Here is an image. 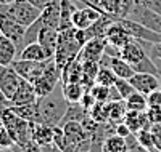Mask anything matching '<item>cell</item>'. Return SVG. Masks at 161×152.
I'll use <instances>...</instances> for the list:
<instances>
[{
	"mask_svg": "<svg viewBox=\"0 0 161 152\" xmlns=\"http://www.w3.org/2000/svg\"><path fill=\"white\" fill-rule=\"evenodd\" d=\"M126 101V107L127 110H137V112H143V110L148 109V101H147V94L134 91Z\"/></svg>",
	"mask_w": 161,
	"mask_h": 152,
	"instance_id": "25",
	"label": "cell"
},
{
	"mask_svg": "<svg viewBox=\"0 0 161 152\" xmlns=\"http://www.w3.org/2000/svg\"><path fill=\"white\" fill-rule=\"evenodd\" d=\"M37 42L42 45V48L47 53V56L53 58L55 56V51H57V45H58V31L50 29V27H42L39 32Z\"/></svg>",
	"mask_w": 161,
	"mask_h": 152,
	"instance_id": "17",
	"label": "cell"
},
{
	"mask_svg": "<svg viewBox=\"0 0 161 152\" xmlns=\"http://www.w3.org/2000/svg\"><path fill=\"white\" fill-rule=\"evenodd\" d=\"M79 103H80V104H82V106L86 107V110H90V109L93 107V104L97 103V99L93 98V96H92V93L87 90V91L84 93V96L80 98V101H79Z\"/></svg>",
	"mask_w": 161,
	"mask_h": 152,
	"instance_id": "39",
	"label": "cell"
},
{
	"mask_svg": "<svg viewBox=\"0 0 161 152\" xmlns=\"http://www.w3.org/2000/svg\"><path fill=\"white\" fill-rule=\"evenodd\" d=\"M2 11V10H0ZM0 34H3L10 40L16 43L18 48V56L24 48V34H26V26L19 24L16 19H13L11 16L5 15L2 11L0 13Z\"/></svg>",
	"mask_w": 161,
	"mask_h": 152,
	"instance_id": "4",
	"label": "cell"
},
{
	"mask_svg": "<svg viewBox=\"0 0 161 152\" xmlns=\"http://www.w3.org/2000/svg\"><path fill=\"white\" fill-rule=\"evenodd\" d=\"M32 141L37 144H53V127L45 123H34Z\"/></svg>",
	"mask_w": 161,
	"mask_h": 152,
	"instance_id": "22",
	"label": "cell"
},
{
	"mask_svg": "<svg viewBox=\"0 0 161 152\" xmlns=\"http://www.w3.org/2000/svg\"><path fill=\"white\" fill-rule=\"evenodd\" d=\"M61 128L64 131V136L68 138V141L74 143L79 147V152H80V146H82V143H86L90 138V134L84 130L82 123L73 120V122H68V123H64V125H61Z\"/></svg>",
	"mask_w": 161,
	"mask_h": 152,
	"instance_id": "14",
	"label": "cell"
},
{
	"mask_svg": "<svg viewBox=\"0 0 161 152\" xmlns=\"http://www.w3.org/2000/svg\"><path fill=\"white\" fill-rule=\"evenodd\" d=\"M102 15H103L102 11H98L97 8H92L89 5L77 7V10L74 11V15H73V26L76 27V29L86 31L87 27H90Z\"/></svg>",
	"mask_w": 161,
	"mask_h": 152,
	"instance_id": "9",
	"label": "cell"
},
{
	"mask_svg": "<svg viewBox=\"0 0 161 152\" xmlns=\"http://www.w3.org/2000/svg\"><path fill=\"white\" fill-rule=\"evenodd\" d=\"M24 152H31V150H24Z\"/></svg>",
	"mask_w": 161,
	"mask_h": 152,
	"instance_id": "52",
	"label": "cell"
},
{
	"mask_svg": "<svg viewBox=\"0 0 161 152\" xmlns=\"http://www.w3.org/2000/svg\"><path fill=\"white\" fill-rule=\"evenodd\" d=\"M15 2H16V0H0V5H11Z\"/></svg>",
	"mask_w": 161,
	"mask_h": 152,
	"instance_id": "47",
	"label": "cell"
},
{
	"mask_svg": "<svg viewBox=\"0 0 161 152\" xmlns=\"http://www.w3.org/2000/svg\"><path fill=\"white\" fill-rule=\"evenodd\" d=\"M23 77L13 69V66H5L0 67V90L3 91V94L11 101V98L15 96Z\"/></svg>",
	"mask_w": 161,
	"mask_h": 152,
	"instance_id": "7",
	"label": "cell"
},
{
	"mask_svg": "<svg viewBox=\"0 0 161 152\" xmlns=\"http://www.w3.org/2000/svg\"><path fill=\"white\" fill-rule=\"evenodd\" d=\"M147 101H148V106H161V88L147 94Z\"/></svg>",
	"mask_w": 161,
	"mask_h": 152,
	"instance_id": "41",
	"label": "cell"
},
{
	"mask_svg": "<svg viewBox=\"0 0 161 152\" xmlns=\"http://www.w3.org/2000/svg\"><path fill=\"white\" fill-rule=\"evenodd\" d=\"M79 2H82L84 5H89V7H92V8H97L98 11H102V13H103L100 0H79Z\"/></svg>",
	"mask_w": 161,
	"mask_h": 152,
	"instance_id": "45",
	"label": "cell"
},
{
	"mask_svg": "<svg viewBox=\"0 0 161 152\" xmlns=\"http://www.w3.org/2000/svg\"><path fill=\"white\" fill-rule=\"evenodd\" d=\"M90 117H93L98 123H105L110 120V104L108 101L106 103H95L93 107L89 110Z\"/></svg>",
	"mask_w": 161,
	"mask_h": 152,
	"instance_id": "29",
	"label": "cell"
},
{
	"mask_svg": "<svg viewBox=\"0 0 161 152\" xmlns=\"http://www.w3.org/2000/svg\"><path fill=\"white\" fill-rule=\"evenodd\" d=\"M42 23H40V19L34 21L31 26L26 27V34H24V47L26 45H29L32 42H37V37H39V32L40 29H42Z\"/></svg>",
	"mask_w": 161,
	"mask_h": 152,
	"instance_id": "33",
	"label": "cell"
},
{
	"mask_svg": "<svg viewBox=\"0 0 161 152\" xmlns=\"http://www.w3.org/2000/svg\"><path fill=\"white\" fill-rule=\"evenodd\" d=\"M82 152H92V150H82Z\"/></svg>",
	"mask_w": 161,
	"mask_h": 152,
	"instance_id": "50",
	"label": "cell"
},
{
	"mask_svg": "<svg viewBox=\"0 0 161 152\" xmlns=\"http://www.w3.org/2000/svg\"><path fill=\"white\" fill-rule=\"evenodd\" d=\"M116 74L113 72L111 67H103L100 66L98 72H97V79H95V84H100V85H105V87H113L116 84Z\"/></svg>",
	"mask_w": 161,
	"mask_h": 152,
	"instance_id": "30",
	"label": "cell"
},
{
	"mask_svg": "<svg viewBox=\"0 0 161 152\" xmlns=\"http://www.w3.org/2000/svg\"><path fill=\"white\" fill-rule=\"evenodd\" d=\"M114 133H116V134H119V136H123V138H127L129 134H132V131L129 130V127L126 125L124 122L116 123V130H114Z\"/></svg>",
	"mask_w": 161,
	"mask_h": 152,
	"instance_id": "43",
	"label": "cell"
},
{
	"mask_svg": "<svg viewBox=\"0 0 161 152\" xmlns=\"http://www.w3.org/2000/svg\"><path fill=\"white\" fill-rule=\"evenodd\" d=\"M69 101L64 98L61 84L57 85L50 94L44 98H37V122L36 123H45L50 127L60 125L61 119L64 117L68 110Z\"/></svg>",
	"mask_w": 161,
	"mask_h": 152,
	"instance_id": "1",
	"label": "cell"
},
{
	"mask_svg": "<svg viewBox=\"0 0 161 152\" xmlns=\"http://www.w3.org/2000/svg\"><path fill=\"white\" fill-rule=\"evenodd\" d=\"M147 56H148V53H147L145 47L136 38H132L127 45L121 48V58L127 61L132 67H136L139 63H142Z\"/></svg>",
	"mask_w": 161,
	"mask_h": 152,
	"instance_id": "11",
	"label": "cell"
},
{
	"mask_svg": "<svg viewBox=\"0 0 161 152\" xmlns=\"http://www.w3.org/2000/svg\"><path fill=\"white\" fill-rule=\"evenodd\" d=\"M129 82L136 88V91L143 93V94H150L152 91L161 88V79L148 72H136L129 79Z\"/></svg>",
	"mask_w": 161,
	"mask_h": 152,
	"instance_id": "8",
	"label": "cell"
},
{
	"mask_svg": "<svg viewBox=\"0 0 161 152\" xmlns=\"http://www.w3.org/2000/svg\"><path fill=\"white\" fill-rule=\"evenodd\" d=\"M152 133H153V141H155V149H158L161 152V123L152 127Z\"/></svg>",
	"mask_w": 161,
	"mask_h": 152,
	"instance_id": "42",
	"label": "cell"
},
{
	"mask_svg": "<svg viewBox=\"0 0 161 152\" xmlns=\"http://www.w3.org/2000/svg\"><path fill=\"white\" fill-rule=\"evenodd\" d=\"M126 150V138L113 133L106 138L103 144V152H124Z\"/></svg>",
	"mask_w": 161,
	"mask_h": 152,
	"instance_id": "27",
	"label": "cell"
},
{
	"mask_svg": "<svg viewBox=\"0 0 161 152\" xmlns=\"http://www.w3.org/2000/svg\"><path fill=\"white\" fill-rule=\"evenodd\" d=\"M126 26V29L129 31V34L136 38V40H142V42H150V43H158L161 42V34L148 29L147 26L137 23V21H132L129 18H121L119 19Z\"/></svg>",
	"mask_w": 161,
	"mask_h": 152,
	"instance_id": "6",
	"label": "cell"
},
{
	"mask_svg": "<svg viewBox=\"0 0 161 152\" xmlns=\"http://www.w3.org/2000/svg\"><path fill=\"white\" fill-rule=\"evenodd\" d=\"M18 59H28V61H37V63H42V61H47L50 59L47 56L45 50L42 48V45H40L39 42H32L29 45H26L23 48V51L19 53Z\"/></svg>",
	"mask_w": 161,
	"mask_h": 152,
	"instance_id": "19",
	"label": "cell"
},
{
	"mask_svg": "<svg viewBox=\"0 0 161 152\" xmlns=\"http://www.w3.org/2000/svg\"><path fill=\"white\" fill-rule=\"evenodd\" d=\"M0 13H2V11H0Z\"/></svg>",
	"mask_w": 161,
	"mask_h": 152,
	"instance_id": "53",
	"label": "cell"
},
{
	"mask_svg": "<svg viewBox=\"0 0 161 152\" xmlns=\"http://www.w3.org/2000/svg\"><path fill=\"white\" fill-rule=\"evenodd\" d=\"M110 104V120L114 123H119L124 120V115L127 112V107H126V101L124 99H119V101H108Z\"/></svg>",
	"mask_w": 161,
	"mask_h": 152,
	"instance_id": "28",
	"label": "cell"
},
{
	"mask_svg": "<svg viewBox=\"0 0 161 152\" xmlns=\"http://www.w3.org/2000/svg\"><path fill=\"white\" fill-rule=\"evenodd\" d=\"M0 152H15V150L10 147V149H0Z\"/></svg>",
	"mask_w": 161,
	"mask_h": 152,
	"instance_id": "48",
	"label": "cell"
},
{
	"mask_svg": "<svg viewBox=\"0 0 161 152\" xmlns=\"http://www.w3.org/2000/svg\"><path fill=\"white\" fill-rule=\"evenodd\" d=\"M142 3V2H140ZM145 7H148L150 10L156 11L158 15H161V0H147V2H143Z\"/></svg>",
	"mask_w": 161,
	"mask_h": 152,
	"instance_id": "44",
	"label": "cell"
},
{
	"mask_svg": "<svg viewBox=\"0 0 161 152\" xmlns=\"http://www.w3.org/2000/svg\"><path fill=\"white\" fill-rule=\"evenodd\" d=\"M105 43H106V38L105 37H95V38H90L89 42L82 47L79 53V58L82 61H100L102 56L105 54Z\"/></svg>",
	"mask_w": 161,
	"mask_h": 152,
	"instance_id": "12",
	"label": "cell"
},
{
	"mask_svg": "<svg viewBox=\"0 0 161 152\" xmlns=\"http://www.w3.org/2000/svg\"><path fill=\"white\" fill-rule=\"evenodd\" d=\"M13 144H15V141L5 128V125H0V149H10L13 147Z\"/></svg>",
	"mask_w": 161,
	"mask_h": 152,
	"instance_id": "36",
	"label": "cell"
},
{
	"mask_svg": "<svg viewBox=\"0 0 161 152\" xmlns=\"http://www.w3.org/2000/svg\"><path fill=\"white\" fill-rule=\"evenodd\" d=\"M132 38H134V37L129 34V31L126 29V26L121 23L119 19L114 21V23L110 26L108 32H106V40H108L110 43L119 47V48H123L124 45H127Z\"/></svg>",
	"mask_w": 161,
	"mask_h": 152,
	"instance_id": "13",
	"label": "cell"
},
{
	"mask_svg": "<svg viewBox=\"0 0 161 152\" xmlns=\"http://www.w3.org/2000/svg\"><path fill=\"white\" fill-rule=\"evenodd\" d=\"M18 59V48L16 43L0 34V67L11 66V63Z\"/></svg>",
	"mask_w": 161,
	"mask_h": 152,
	"instance_id": "18",
	"label": "cell"
},
{
	"mask_svg": "<svg viewBox=\"0 0 161 152\" xmlns=\"http://www.w3.org/2000/svg\"><path fill=\"white\" fill-rule=\"evenodd\" d=\"M80 123H82L84 130H86L89 134H92L93 131H95V130L98 128V125H100V123H98L95 119H93V117H90V114H87V115L84 117V120L80 122Z\"/></svg>",
	"mask_w": 161,
	"mask_h": 152,
	"instance_id": "38",
	"label": "cell"
},
{
	"mask_svg": "<svg viewBox=\"0 0 161 152\" xmlns=\"http://www.w3.org/2000/svg\"><path fill=\"white\" fill-rule=\"evenodd\" d=\"M124 152H130V150H127V149H126V150H124Z\"/></svg>",
	"mask_w": 161,
	"mask_h": 152,
	"instance_id": "51",
	"label": "cell"
},
{
	"mask_svg": "<svg viewBox=\"0 0 161 152\" xmlns=\"http://www.w3.org/2000/svg\"><path fill=\"white\" fill-rule=\"evenodd\" d=\"M80 50H82V45L76 38V27L58 31V45L53 59L60 67V71H63L69 63H73L79 56Z\"/></svg>",
	"mask_w": 161,
	"mask_h": 152,
	"instance_id": "2",
	"label": "cell"
},
{
	"mask_svg": "<svg viewBox=\"0 0 161 152\" xmlns=\"http://www.w3.org/2000/svg\"><path fill=\"white\" fill-rule=\"evenodd\" d=\"M37 101V94L34 90V85L28 80H21V84L15 93V96L11 98V106H23V104H31Z\"/></svg>",
	"mask_w": 161,
	"mask_h": 152,
	"instance_id": "15",
	"label": "cell"
},
{
	"mask_svg": "<svg viewBox=\"0 0 161 152\" xmlns=\"http://www.w3.org/2000/svg\"><path fill=\"white\" fill-rule=\"evenodd\" d=\"M10 106H11V101L3 94V91L0 90V110H3V109H7Z\"/></svg>",
	"mask_w": 161,
	"mask_h": 152,
	"instance_id": "46",
	"label": "cell"
},
{
	"mask_svg": "<svg viewBox=\"0 0 161 152\" xmlns=\"http://www.w3.org/2000/svg\"><path fill=\"white\" fill-rule=\"evenodd\" d=\"M114 21H118L114 16L108 15V13H103V15H102L95 23H93L90 27H87V29H86L87 42H89L90 38H95V37H105V38H106V32H108L110 26H111Z\"/></svg>",
	"mask_w": 161,
	"mask_h": 152,
	"instance_id": "16",
	"label": "cell"
},
{
	"mask_svg": "<svg viewBox=\"0 0 161 152\" xmlns=\"http://www.w3.org/2000/svg\"><path fill=\"white\" fill-rule=\"evenodd\" d=\"M126 125L129 127V130L132 133H137L139 130H142V122H140V112L137 110H127L126 115H124V120H123Z\"/></svg>",
	"mask_w": 161,
	"mask_h": 152,
	"instance_id": "31",
	"label": "cell"
},
{
	"mask_svg": "<svg viewBox=\"0 0 161 152\" xmlns=\"http://www.w3.org/2000/svg\"><path fill=\"white\" fill-rule=\"evenodd\" d=\"M105 54H108V56L111 58H121V48L110 43L108 40H106V43H105Z\"/></svg>",
	"mask_w": 161,
	"mask_h": 152,
	"instance_id": "40",
	"label": "cell"
},
{
	"mask_svg": "<svg viewBox=\"0 0 161 152\" xmlns=\"http://www.w3.org/2000/svg\"><path fill=\"white\" fill-rule=\"evenodd\" d=\"M47 61L37 63V61H28V59H15L11 63V66L24 80L34 84L40 75H44L45 67H47Z\"/></svg>",
	"mask_w": 161,
	"mask_h": 152,
	"instance_id": "5",
	"label": "cell"
},
{
	"mask_svg": "<svg viewBox=\"0 0 161 152\" xmlns=\"http://www.w3.org/2000/svg\"><path fill=\"white\" fill-rule=\"evenodd\" d=\"M60 15H61V0H50L40 13V23L44 27L60 31Z\"/></svg>",
	"mask_w": 161,
	"mask_h": 152,
	"instance_id": "10",
	"label": "cell"
},
{
	"mask_svg": "<svg viewBox=\"0 0 161 152\" xmlns=\"http://www.w3.org/2000/svg\"><path fill=\"white\" fill-rule=\"evenodd\" d=\"M55 152H63V150H61V149H58V147H57V150H55Z\"/></svg>",
	"mask_w": 161,
	"mask_h": 152,
	"instance_id": "49",
	"label": "cell"
},
{
	"mask_svg": "<svg viewBox=\"0 0 161 152\" xmlns=\"http://www.w3.org/2000/svg\"><path fill=\"white\" fill-rule=\"evenodd\" d=\"M110 67L113 69V72L116 74L118 79H127L129 80L134 74H136L134 67L127 61H124L123 58H111V66Z\"/></svg>",
	"mask_w": 161,
	"mask_h": 152,
	"instance_id": "24",
	"label": "cell"
},
{
	"mask_svg": "<svg viewBox=\"0 0 161 152\" xmlns=\"http://www.w3.org/2000/svg\"><path fill=\"white\" fill-rule=\"evenodd\" d=\"M89 91L92 93V96L97 99V103H106L110 99V87H105L100 84H93Z\"/></svg>",
	"mask_w": 161,
	"mask_h": 152,
	"instance_id": "34",
	"label": "cell"
},
{
	"mask_svg": "<svg viewBox=\"0 0 161 152\" xmlns=\"http://www.w3.org/2000/svg\"><path fill=\"white\" fill-rule=\"evenodd\" d=\"M137 138V141L147 149V150H152L155 149V141H153V133H152V128H142L139 130L137 133H134Z\"/></svg>",
	"mask_w": 161,
	"mask_h": 152,
	"instance_id": "32",
	"label": "cell"
},
{
	"mask_svg": "<svg viewBox=\"0 0 161 152\" xmlns=\"http://www.w3.org/2000/svg\"><path fill=\"white\" fill-rule=\"evenodd\" d=\"M79 0H61V15H60V31L69 29L73 26V15L77 10Z\"/></svg>",
	"mask_w": 161,
	"mask_h": 152,
	"instance_id": "20",
	"label": "cell"
},
{
	"mask_svg": "<svg viewBox=\"0 0 161 152\" xmlns=\"http://www.w3.org/2000/svg\"><path fill=\"white\" fill-rule=\"evenodd\" d=\"M147 115H148V119H150V122L153 123V125L161 123V106H148Z\"/></svg>",
	"mask_w": 161,
	"mask_h": 152,
	"instance_id": "37",
	"label": "cell"
},
{
	"mask_svg": "<svg viewBox=\"0 0 161 152\" xmlns=\"http://www.w3.org/2000/svg\"><path fill=\"white\" fill-rule=\"evenodd\" d=\"M13 112L28 122H37V101L23 106H11Z\"/></svg>",
	"mask_w": 161,
	"mask_h": 152,
	"instance_id": "26",
	"label": "cell"
},
{
	"mask_svg": "<svg viewBox=\"0 0 161 152\" xmlns=\"http://www.w3.org/2000/svg\"><path fill=\"white\" fill-rule=\"evenodd\" d=\"M0 10L26 27L31 26L34 21H37L40 13H42V10L36 7L34 3H31L29 0H16L11 5H0Z\"/></svg>",
	"mask_w": 161,
	"mask_h": 152,
	"instance_id": "3",
	"label": "cell"
},
{
	"mask_svg": "<svg viewBox=\"0 0 161 152\" xmlns=\"http://www.w3.org/2000/svg\"><path fill=\"white\" fill-rule=\"evenodd\" d=\"M114 87L118 88V91H119V94H121V98H123V99H127L129 96L136 91V88L132 87V84L127 79H118Z\"/></svg>",
	"mask_w": 161,
	"mask_h": 152,
	"instance_id": "35",
	"label": "cell"
},
{
	"mask_svg": "<svg viewBox=\"0 0 161 152\" xmlns=\"http://www.w3.org/2000/svg\"><path fill=\"white\" fill-rule=\"evenodd\" d=\"M63 94L69 103H79L80 98L84 96L87 88L80 84V82H69V84H61Z\"/></svg>",
	"mask_w": 161,
	"mask_h": 152,
	"instance_id": "21",
	"label": "cell"
},
{
	"mask_svg": "<svg viewBox=\"0 0 161 152\" xmlns=\"http://www.w3.org/2000/svg\"><path fill=\"white\" fill-rule=\"evenodd\" d=\"M87 114H89V110H86V107L80 104V103H69L68 110H66L64 117L61 119L60 125H57V127H61V125H64V123L73 122V120H76V122H82L84 117H86Z\"/></svg>",
	"mask_w": 161,
	"mask_h": 152,
	"instance_id": "23",
	"label": "cell"
}]
</instances>
